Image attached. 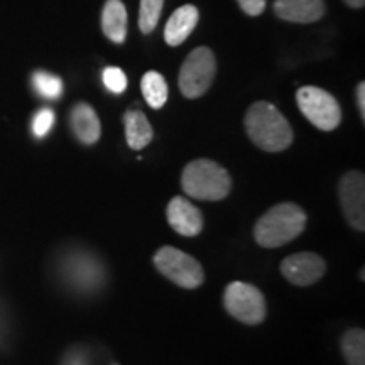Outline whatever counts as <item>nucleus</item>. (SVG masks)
Instances as JSON below:
<instances>
[{"instance_id": "f257e3e1", "label": "nucleus", "mask_w": 365, "mask_h": 365, "mask_svg": "<svg viewBox=\"0 0 365 365\" xmlns=\"http://www.w3.org/2000/svg\"><path fill=\"white\" fill-rule=\"evenodd\" d=\"M244 124L250 140L266 153H281L294 140L287 118L269 102L250 105Z\"/></svg>"}, {"instance_id": "f03ea898", "label": "nucleus", "mask_w": 365, "mask_h": 365, "mask_svg": "<svg viewBox=\"0 0 365 365\" xmlns=\"http://www.w3.org/2000/svg\"><path fill=\"white\" fill-rule=\"evenodd\" d=\"M307 212L296 203H279L269 208L254 227V239L264 249H277L298 239L307 228Z\"/></svg>"}, {"instance_id": "7ed1b4c3", "label": "nucleus", "mask_w": 365, "mask_h": 365, "mask_svg": "<svg viewBox=\"0 0 365 365\" xmlns=\"http://www.w3.org/2000/svg\"><path fill=\"white\" fill-rule=\"evenodd\" d=\"M181 188L202 202H220L232 191V176L212 159H195L181 173Z\"/></svg>"}, {"instance_id": "20e7f679", "label": "nucleus", "mask_w": 365, "mask_h": 365, "mask_svg": "<svg viewBox=\"0 0 365 365\" xmlns=\"http://www.w3.org/2000/svg\"><path fill=\"white\" fill-rule=\"evenodd\" d=\"M217 75V59L212 49L196 48L188 54L181 65L178 85L186 98L195 100L203 97L210 90Z\"/></svg>"}, {"instance_id": "39448f33", "label": "nucleus", "mask_w": 365, "mask_h": 365, "mask_svg": "<svg viewBox=\"0 0 365 365\" xmlns=\"http://www.w3.org/2000/svg\"><path fill=\"white\" fill-rule=\"evenodd\" d=\"M154 266L166 279L175 282L182 289H196L203 284L205 271L193 255L182 252V250L164 245L154 254Z\"/></svg>"}, {"instance_id": "423d86ee", "label": "nucleus", "mask_w": 365, "mask_h": 365, "mask_svg": "<svg viewBox=\"0 0 365 365\" xmlns=\"http://www.w3.org/2000/svg\"><path fill=\"white\" fill-rule=\"evenodd\" d=\"M223 307L232 318L245 325H259L267 314L266 298L261 289L242 281H234L225 287Z\"/></svg>"}, {"instance_id": "0eeeda50", "label": "nucleus", "mask_w": 365, "mask_h": 365, "mask_svg": "<svg viewBox=\"0 0 365 365\" xmlns=\"http://www.w3.org/2000/svg\"><path fill=\"white\" fill-rule=\"evenodd\" d=\"M301 113L319 130H335L341 122L340 103L331 93L318 86H301L296 93Z\"/></svg>"}, {"instance_id": "6e6552de", "label": "nucleus", "mask_w": 365, "mask_h": 365, "mask_svg": "<svg viewBox=\"0 0 365 365\" xmlns=\"http://www.w3.org/2000/svg\"><path fill=\"white\" fill-rule=\"evenodd\" d=\"M339 198L345 220L355 230H365V176L350 171L339 182Z\"/></svg>"}, {"instance_id": "1a4fd4ad", "label": "nucleus", "mask_w": 365, "mask_h": 365, "mask_svg": "<svg viewBox=\"0 0 365 365\" xmlns=\"http://www.w3.org/2000/svg\"><path fill=\"white\" fill-rule=\"evenodd\" d=\"M327 262L322 255L313 252H298L281 262V274L291 284L307 287L325 276Z\"/></svg>"}, {"instance_id": "9d476101", "label": "nucleus", "mask_w": 365, "mask_h": 365, "mask_svg": "<svg viewBox=\"0 0 365 365\" xmlns=\"http://www.w3.org/2000/svg\"><path fill=\"white\" fill-rule=\"evenodd\" d=\"M168 223L176 234L196 237L203 230V215L200 208L182 196H175L166 207Z\"/></svg>"}, {"instance_id": "9b49d317", "label": "nucleus", "mask_w": 365, "mask_h": 365, "mask_svg": "<svg viewBox=\"0 0 365 365\" xmlns=\"http://www.w3.org/2000/svg\"><path fill=\"white\" fill-rule=\"evenodd\" d=\"M272 9L279 19L296 24H312L327 12L323 0H276Z\"/></svg>"}, {"instance_id": "f8f14e48", "label": "nucleus", "mask_w": 365, "mask_h": 365, "mask_svg": "<svg viewBox=\"0 0 365 365\" xmlns=\"http://www.w3.org/2000/svg\"><path fill=\"white\" fill-rule=\"evenodd\" d=\"M70 125L73 134L81 144L91 145L98 143L102 135V124L97 112L88 103H76L70 113Z\"/></svg>"}, {"instance_id": "ddd939ff", "label": "nucleus", "mask_w": 365, "mask_h": 365, "mask_svg": "<svg viewBox=\"0 0 365 365\" xmlns=\"http://www.w3.org/2000/svg\"><path fill=\"white\" fill-rule=\"evenodd\" d=\"M198 21V9L191 6V4H186V6L176 9L171 14L166 27H164V39H166V43L170 46H180L185 43L190 38V34L195 31Z\"/></svg>"}, {"instance_id": "4468645a", "label": "nucleus", "mask_w": 365, "mask_h": 365, "mask_svg": "<svg viewBox=\"0 0 365 365\" xmlns=\"http://www.w3.org/2000/svg\"><path fill=\"white\" fill-rule=\"evenodd\" d=\"M102 31L108 41L122 44L127 38V11L122 0H107L102 12Z\"/></svg>"}, {"instance_id": "2eb2a0df", "label": "nucleus", "mask_w": 365, "mask_h": 365, "mask_svg": "<svg viewBox=\"0 0 365 365\" xmlns=\"http://www.w3.org/2000/svg\"><path fill=\"white\" fill-rule=\"evenodd\" d=\"M124 127H125V140L130 149L140 150L150 144L154 139L153 125L149 124L145 113L140 110H127L124 113Z\"/></svg>"}, {"instance_id": "dca6fc26", "label": "nucleus", "mask_w": 365, "mask_h": 365, "mask_svg": "<svg viewBox=\"0 0 365 365\" xmlns=\"http://www.w3.org/2000/svg\"><path fill=\"white\" fill-rule=\"evenodd\" d=\"M340 350L349 365H365V331L350 328L341 335Z\"/></svg>"}, {"instance_id": "f3484780", "label": "nucleus", "mask_w": 365, "mask_h": 365, "mask_svg": "<svg viewBox=\"0 0 365 365\" xmlns=\"http://www.w3.org/2000/svg\"><path fill=\"white\" fill-rule=\"evenodd\" d=\"M140 90L145 102L153 108H163L168 102V85L161 73L148 71L140 80Z\"/></svg>"}, {"instance_id": "a211bd4d", "label": "nucleus", "mask_w": 365, "mask_h": 365, "mask_svg": "<svg viewBox=\"0 0 365 365\" xmlns=\"http://www.w3.org/2000/svg\"><path fill=\"white\" fill-rule=\"evenodd\" d=\"M33 86L43 98L56 100L63 93V81L48 71H36L33 75Z\"/></svg>"}, {"instance_id": "6ab92c4d", "label": "nucleus", "mask_w": 365, "mask_h": 365, "mask_svg": "<svg viewBox=\"0 0 365 365\" xmlns=\"http://www.w3.org/2000/svg\"><path fill=\"white\" fill-rule=\"evenodd\" d=\"M164 0H140L139 9V29L144 34L153 33L156 29L159 17H161Z\"/></svg>"}, {"instance_id": "aec40b11", "label": "nucleus", "mask_w": 365, "mask_h": 365, "mask_svg": "<svg viewBox=\"0 0 365 365\" xmlns=\"http://www.w3.org/2000/svg\"><path fill=\"white\" fill-rule=\"evenodd\" d=\"M103 85L107 86L112 93H124L127 88V76L125 73L117 66H108L103 70Z\"/></svg>"}, {"instance_id": "412c9836", "label": "nucleus", "mask_w": 365, "mask_h": 365, "mask_svg": "<svg viewBox=\"0 0 365 365\" xmlns=\"http://www.w3.org/2000/svg\"><path fill=\"white\" fill-rule=\"evenodd\" d=\"M54 125V112L51 108H41L33 118V134L38 139H43L44 135L49 134V130Z\"/></svg>"}, {"instance_id": "4be33fe9", "label": "nucleus", "mask_w": 365, "mask_h": 365, "mask_svg": "<svg viewBox=\"0 0 365 365\" xmlns=\"http://www.w3.org/2000/svg\"><path fill=\"white\" fill-rule=\"evenodd\" d=\"M237 2H239L242 11L252 17L261 16L266 9V0H237Z\"/></svg>"}, {"instance_id": "5701e85b", "label": "nucleus", "mask_w": 365, "mask_h": 365, "mask_svg": "<svg viewBox=\"0 0 365 365\" xmlns=\"http://www.w3.org/2000/svg\"><path fill=\"white\" fill-rule=\"evenodd\" d=\"M357 105H359V110H360V117L362 120H365V83H359L357 86Z\"/></svg>"}, {"instance_id": "b1692460", "label": "nucleus", "mask_w": 365, "mask_h": 365, "mask_svg": "<svg viewBox=\"0 0 365 365\" xmlns=\"http://www.w3.org/2000/svg\"><path fill=\"white\" fill-rule=\"evenodd\" d=\"M344 2L352 9H362L365 6V0H344Z\"/></svg>"}]
</instances>
